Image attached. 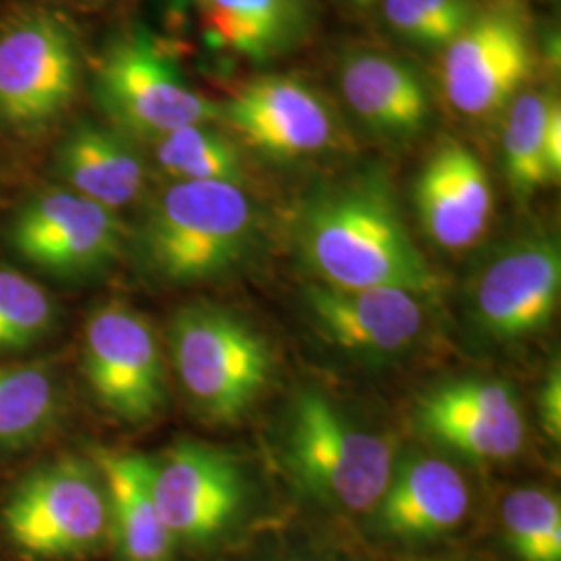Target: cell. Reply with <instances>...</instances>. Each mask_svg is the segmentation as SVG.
Segmentation results:
<instances>
[{"mask_svg":"<svg viewBox=\"0 0 561 561\" xmlns=\"http://www.w3.org/2000/svg\"><path fill=\"white\" fill-rule=\"evenodd\" d=\"M83 377L106 412L129 424L164 405V366L150 322L121 301L92 312L83 333Z\"/></svg>","mask_w":561,"mask_h":561,"instance_id":"obj_9","label":"cell"},{"mask_svg":"<svg viewBox=\"0 0 561 561\" xmlns=\"http://www.w3.org/2000/svg\"><path fill=\"white\" fill-rule=\"evenodd\" d=\"M94 96L111 127L129 140L154 144L219 117V104L194 90L161 42L141 27L106 46L94 71Z\"/></svg>","mask_w":561,"mask_h":561,"instance_id":"obj_3","label":"cell"},{"mask_svg":"<svg viewBox=\"0 0 561 561\" xmlns=\"http://www.w3.org/2000/svg\"><path fill=\"white\" fill-rule=\"evenodd\" d=\"M558 102L553 90L541 88L524 90L505 108L503 164L518 198H528L539 187L551 183L542 159V140L549 113Z\"/></svg>","mask_w":561,"mask_h":561,"instance_id":"obj_23","label":"cell"},{"mask_svg":"<svg viewBox=\"0 0 561 561\" xmlns=\"http://www.w3.org/2000/svg\"><path fill=\"white\" fill-rule=\"evenodd\" d=\"M171 343L185 393L213 421H238L259 400L271 377L273 362L266 343L221 310H181Z\"/></svg>","mask_w":561,"mask_h":561,"instance_id":"obj_8","label":"cell"},{"mask_svg":"<svg viewBox=\"0 0 561 561\" xmlns=\"http://www.w3.org/2000/svg\"><path fill=\"white\" fill-rule=\"evenodd\" d=\"M301 243L333 287H400L419 296L437 287L391 196L368 181L314 202L304 215Z\"/></svg>","mask_w":561,"mask_h":561,"instance_id":"obj_1","label":"cell"},{"mask_svg":"<svg viewBox=\"0 0 561 561\" xmlns=\"http://www.w3.org/2000/svg\"><path fill=\"white\" fill-rule=\"evenodd\" d=\"M510 547L522 561H561V505L541 489L510 493L502 505Z\"/></svg>","mask_w":561,"mask_h":561,"instance_id":"obj_26","label":"cell"},{"mask_svg":"<svg viewBox=\"0 0 561 561\" xmlns=\"http://www.w3.org/2000/svg\"><path fill=\"white\" fill-rule=\"evenodd\" d=\"M154 154L162 171L173 181L243 180V157L233 136L201 123L181 127L154 141Z\"/></svg>","mask_w":561,"mask_h":561,"instance_id":"obj_24","label":"cell"},{"mask_svg":"<svg viewBox=\"0 0 561 561\" xmlns=\"http://www.w3.org/2000/svg\"><path fill=\"white\" fill-rule=\"evenodd\" d=\"M222 125L271 159H306L333 150L341 125L333 104L296 76L268 73L240 85L219 104Z\"/></svg>","mask_w":561,"mask_h":561,"instance_id":"obj_10","label":"cell"},{"mask_svg":"<svg viewBox=\"0 0 561 561\" xmlns=\"http://www.w3.org/2000/svg\"><path fill=\"white\" fill-rule=\"evenodd\" d=\"M414 202L426 236L445 250L474 245L493 217V187L481 159L445 140L422 167Z\"/></svg>","mask_w":561,"mask_h":561,"instance_id":"obj_15","label":"cell"},{"mask_svg":"<svg viewBox=\"0 0 561 561\" xmlns=\"http://www.w3.org/2000/svg\"><path fill=\"white\" fill-rule=\"evenodd\" d=\"M443 55L447 102L470 119H489L526 90L539 65L535 23L524 0H486Z\"/></svg>","mask_w":561,"mask_h":561,"instance_id":"obj_5","label":"cell"},{"mask_svg":"<svg viewBox=\"0 0 561 561\" xmlns=\"http://www.w3.org/2000/svg\"><path fill=\"white\" fill-rule=\"evenodd\" d=\"M419 421L437 442L472 460L514 458L526 439L520 403L500 381L443 385L421 401Z\"/></svg>","mask_w":561,"mask_h":561,"instance_id":"obj_13","label":"cell"},{"mask_svg":"<svg viewBox=\"0 0 561 561\" xmlns=\"http://www.w3.org/2000/svg\"><path fill=\"white\" fill-rule=\"evenodd\" d=\"M254 227V206L238 183L175 181L144 219L141 256L162 279H210L243 259Z\"/></svg>","mask_w":561,"mask_h":561,"instance_id":"obj_2","label":"cell"},{"mask_svg":"<svg viewBox=\"0 0 561 561\" xmlns=\"http://www.w3.org/2000/svg\"><path fill=\"white\" fill-rule=\"evenodd\" d=\"M150 486L162 520L175 541H213L238 516L240 470L225 454L201 443L181 442L150 460Z\"/></svg>","mask_w":561,"mask_h":561,"instance_id":"obj_12","label":"cell"},{"mask_svg":"<svg viewBox=\"0 0 561 561\" xmlns=\"http://www.w3.org/2000/svg\"><path fill=\"white\" fill-rule=\"evenodd\" d=\"M117 215L69 187H53L23 202L9 222L15 254L44 273L83 277L115 261L121 250Z\"/></svg>","mask_w":561,"mask_h":561,"instance_id":"obj_11","label":"cell"},{"mask_svg":"<svg viewBox=\"0 0 561 561\" xmlns=\"http://www.w3.org/2000/svg\"><path fill=\"white\" fill-rule=\"evenodd\" d=\"M542 159L549 181L560 180L561 175V108L560 102L551 108L549 119L545 125V140H542Z\"/></svg>","mask_w":561,"mask_h":561,"instance_id":"obj_29","label":"cell"},{"mask_svg":"<svg viewBox=\"0 0 561 561\" xmlns=\"http://www.w3.org/2000/svg\"><path fill=\"white\" fill-rule=\"evenodd\" d=\"M421 296L400 287H317L308 304L322 331L343 347L396 354L419 340L424 327Z\"/></svg>","mask_w":561,"mask_h":561,"instance_id":"obj_17","label":"cell"},{"mask_svg":"<svg viewBox=\"0 0 561 561\" xmlns=\"http://www.w3.org/2000/svg\"><path fill=\"white\" fill-rule=\"evenodd\" d=\"M410 2H414L422 15L437 30L445 46L460 34L477 9V2L472 0H410Z\"/></svg>","mask_w":561,"mask_h":561,"instance_id":"obj_27","label":"cell"},{"mask_svg":"<svg viewBox=\"0 0 561 561\" xmlns=\"http://www.w3.org/2000/svg\"><path fill=\"white\" fill-rule=\"evenodd\" d=\"M213 48L252 62L285 59L314 34L317 0H192Z\"/></svg>","mask_w":561,"mask_h":561,"instance_id":"obj_18","label":"cell"},{"mask_svg":"<svg viewBox=\"0 0 561 561\" xmlns=\"http://www.w3.org/2000/svg\"><path fill=\"white\" fill-rule=\"evenodd\" d=\"M340 88L354 117L385 138H414L433 119L426 81L412 62L396 55L350 50L341 60Z\"/></svg>","mask_w":561,"mask_h":561,"instance_id":"obj_16","label":"cell"},{"mask_svg":"<svg viewBox=\"0 0 561 561\" xmlns=\"http://www.w3.org/2000/svg\"><path fill=\"white\" fill-rule=\"evenodd\" d=\"M57 169L69 190L113 213L138 201L146 185L134 140L92 121H81L60 141Z\"/></svg>","mask_w":561,"mask_h":561,"instance_id":"obj_21","label":"cell"},{"mask_svg":"<svg viewBox=\"0 0 561 561\" xmlns=\"http://www.w3.org/2000/svg\"><path fill=\"white\" fill-rule=\"evenodd\" d=\"M287 456L308 493L347 512L379 505L396 468L391 443L345 421L319 393L296 403Z\"/></svg>","mask_w":561,"mask_h":561,"instance_id":"obj_7","label":"cell"},{"mask_svg":"<svg viewBox=\"0 0 561 561\" xmlns=\"http://www.w3.org/2000/svg\"><path fill=\"white\" fill-rule=\"evenodd\" d=\"M60 412L62 389L48 362L0 366V449L41 442Z\"/></svg>","mask_w":561,"mask_h":561,"instance_id":"obj_22","label":"cell"},{"mask_svg":"<svg viewBox=\"0 0 561 561\" xmlns=\"http://www.w3.org/2000/svg\"><path fill=\"white\" fill-rule=\"evenodd\" d=\"M468 507V486L451 463L414 458L393 468L379 502V518L391 535L421 541L454 530Z\"/></svg>","mask_w":561,"mask_h":561,"instance_id":"obj_19","label":"cell"},{"mask_svg":"<svg viewBox=\"0 0 561 561\" xmlns=\"http://www.w3.org/2000/svg\"><path fill=\"white\" fill-rule=\"evenodd\" d=\"M542 426L547 435L556 442L561 437V373L560 368L551 370L541 393Z\"/></svg>","mask_w":561,"mask_h":561,"instance_id":"obj_28","label":"cell"},{"mask_svg":"<svg viewBox=\"0 0 561 561\" xmlns=\"http://www.w3.org/2000/svg\"><path fill=\"white\" fill-rule=\"evenodd\" d=\"M80 42L57 11L30 9L0 25V123L20 134L55 125L76 101Z\"/></svg>","mask_w":561,"mask_h":561,"instance_id":"obj_6","label":"cell"},{"mask_svg":"<svg viewBox=\"0 0 561 561\" xmlns=\"http://www.w3.org/2000/svg\"><path fill=\"white\" fill-rule=\"evenodd\" d=\"M11 545L32 560H76L111 535L108 502L94 461L60 458L30 472L0 512Z\"/></svg>","mask_w":561,"mask_h":561,"instance_id":"obj_4","label":"cell"},{"mask_svg":"<svg viewBox=\"0 0 561 561\" xmlns=\"http://www.w3.org/2000/svg\"><path fill=\"white\" fill-rule=\"evenodd\" d=\"M108 502L111 535L123 561H173L175 537L162 520L150 486V458L94 451Z\"/></svg>","mask_w":561,"mask_h":561,"instance_id":"obj_20","label":"cell"},{"mask_svg":"<svg viewBox=\"0 0 561 561\" xmlns=\"http://www.w3.org/2000/svg\"><path fill=\"white\" fill-rule=\"evenodd\" d=\"M57 322V304L41 283L0 264V354L41 343Z\"/></svg>","mask_w":561,"mask_h":561,"instance_id":"obj_25","label":"cell"},{"mask_svg":"<svg viewBox=\"0 0 561 561\" xmlns=\"http://www.w3.org/2000/svg\"><path fill=\"white\" fill-rule=\"evenodd\" d=\"M560 289L558 241L528 238L486 266L477 287V310L486 331L502 340H520L551 321Z\"/></svg>","mask_w":561,"mask_h":561,"instance_id":"obj_14","label":"cell"},{"mask_svg":"<svg viewBox=\"0 0 561 561\" xmlns=\"http://www.w3.org/2000/svg\"><path fill=\"white\" fill-rule=\"evenodd\" d=\"M347 2L354 4V7H358V9H366V7L377 4V2H381V0H347Z\"/></svg>","mask_w":561,"mask_h":561,"instance_id":"obj_30","label":"cell"}]
</instances>
